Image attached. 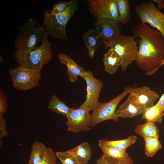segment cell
I'll return each mask as SVG.
<instances>
[{"mask_svg": "<svg viewBox=\"0 0 164 164\" xmlns=\"http://www.w3.org/2000/svg\"><path fill=\"white\" fill-rule=\"evenodd\" d=\"M41 71L19 66L11 69L9 73L13 87L20 91H26L38 86L41 79Z\"/></svg>", "mask_w": 164, "mask_h": 164, "instance_id": "cell-6", "label": "cell"}, {"mask_svg": "<svg viewBox=\"0 0 164 164\" xmlns=\"http://www.w3.org/2000/svg\"><path fill=\"white\" fill-rule=\"evenodd\" d=\"M95 29L100 34L106 49H108L121 34V27L118 21L107 18L96 19Z\"/></svg>", "mask_w": 164, "mask_h": 164, "instance_id": "cell-11", "label": "cell"}, {"mask_svg": "<svg viewBox=\"0 0 164 164\" xmlns=\"http://www.w3.org/2000/svg\"><path fill=\"white\" fill-rule=\"evenodd\" d=\"M89 11L96 19H109L118 22L119 13L116 0H88Z\"/></svg>", "mask_w": 164, "mask_h": 164, "instance_id": "cell-10", "label": "cell"}, {"mask_svg": "<svg viewBox=\"0 0 164 164\" xmlns=\"http://www.w3.org/2000/svg\"><path fill=\"white\" fill-rule=\"evenodd\" d=\"M8 104L6 96L1 89H0V114L3 115L7 111Z\"/></svg>", "mask_w": 164, "mask_h": 164, "instance_id": "cell-31", "label": "cell"}, {"mask_svg": "<svg viewBox=\"0 0 164 164\" xmlns=\"http://www.w3.org/2000/svg\"><path fill=\"white\" fill-rule=\"evenodd\" d=\"M134 9L141 23L157 29L164 37V13L156 7L152 1L136 5Z\"/></svg>", "mask_w": 164, "mask_h": 164, "instance_id": "cell-8", "label": "cell"}, {"mask_svg": "<svg viewBox=\"0 0 164 164\" xmlns=\"http://www.w3.org/2000/svg\"><path fill=\"white\" fill-rule=\"evenodd\" d=\"M163 117H164V116Z\"/></svg>", "mask_w": 164, "mask_h": 164, "instance_id": "cell-38", "label": "cell"}, {"mask_svg": "<svg viewBox=\"0 0 164 164\" xmlns=\"http://www.w3.org/2000/svg\"><path fill=\"white\" fill-rule=\"evenodd\" d=\"M133 101L145 109L154 105L159 95L147 86L133 88L129 94Z\"/></svg>", "mask_w": 164, "mask_h": 164, "instance_id": "cell-13", "label": "cell"}, {"mask_svg": "<svg viewBox=\"0 0 164 164\" xmlns=\"http://www.w3.org/2000/svg\"><path fill=\"white\" fill-rule=\"evenodd\" d=\"M56 155L62 164H80L76 156L68 150L56 152Z\"/></svg>", "mask_w": 164, "mask_h": 164, "instance_id": "cell-27", "label": "cell"}, {"mask_svg": "<svg viewBox=\"0 0 164 164\" xmlns=\"http://www.w3.org/2000/svg\"><path fill=\"white\" fill-rule=\"evenodd\" d=\"M133 35L129 36L120 34L110 47L109 49L114 50L121 56L123 62L121 66L123 72L138 57V39Z\"/></svg>", "mask_w": 164, "mask_h": 164, "instance_id": "cell-5", "label": "cell"}, {"mask_svg": "<svg viewBox=\"0 0 164 164\" xmlns=\"http://www.w3.org/2000/svg\"><path fill=\"white\" fill-rule=\"evenodd\" d=\"M162 112L155 104L152 107L146 108L142 114V119L145 120L147 121H151L154 122L161 123L162 117Z\"/></svg>", "mask_w": 164, "mask_h": 164, "instance_id": "cell-24", "label": "cell"}, {"mask_svg": "<svg viewBox=\"0 0 164 164\" xmlns=\"http://www.w3.org/2000/svg\"><path fill=\"white\" fill-rule=\"evenodd\" d=\"M161 116L162 117H163L164 116V111L162 113V114H161Z\"/></svg>", "mask_w": 164, "mask_h": 164, "instance_id": "cell-37", "label": "cell"}, {"mask_svg": "<svg viewBox=\"0 0 164 164\" xmlns=\"http://www.w3.org/2000/svg\"><path fill=\"white\" fill-rule=\"evenodd\" d=\"M132 32L138 38L136 64L145 72V75H152L164 59V37L157 29L146 24L137 25Z\"/></svg>", "mask_w": 164, "mask_h": 164, "instance_id": "cell-1", "label": "cell"}, {"mask_svg": "<svg viewBox=\"0 0 164 164\" xmlns=\"http://www.w3.org/2000/svg\"><path fill=\"white\" fill-rule=\"evenodd\" d=\"M52 44L48 39L42 42L40 45L29 51L16 50L14 57L20 65L39 70L50 62L53 57Z\"/></svg>", "mask_w": 164, "mask_h": 164, "instance_id": "cell-3", "label": "cell"}, {"mask_svg": "<svg viewBox=\"0 0 164 164\" xmlns=\"http://www.w3.org/2000/svg\"><path fill=\"white\" fill-rule=\"evenodd\" d=\"M57 57L60 63L66 66L67 76L69 80L72 83L76 82L78 77H81L86 71L70 56L65 53H59L57 54Z\"/></svg>", "mask_w": 164, "mask_h": 164, "instance_id": "cell-14", "label": "cell"}, {"mask_svg": "<svg viewBox=\"0 0 164 164\" xmlns=\"http://www.w3.org/2000/svg\"><path fill=\"white\" fill-rule=\"evenodd\" d=\"M132 88L130 86L126 87L122 92L111 100L100 103L91 114V128L105 120H111L118 122L119 119L116 114V108L122 100L129 94Z\"/></svg>", "mask_w": 164, "mask_h": 164, "instance_id": "cell-7", "label": "cell"}, {"mask_svg": "<svg viewBox=\"0 0 164 164\" xmlns=\"http://www.w3.org/2000/svg\"><path fill=\"white\" fill-rule=\"evenodd\" d=\"M135 131L144 139L149 138H158L160 136L159 128L151 121H147L145 123L138 125L135 128Z\"/></svg>", "mask_w": 164, "mask_h": 164, "instance_id": "cell-19", "label": "cell"}, {"mask_svg": "<svg viewBox=\"0 0 164 164\" xmlns=\"http://www.w3.org/2000/svg\"><path fill=\"white\" fill-rule=\"evenodd\" d=\"M103 62L105 71L110 75L114 74L123 62L121 56L114 50L109 49L104 55Z\"/></svg>", "mask_w": 164, "mask_h": 164, "instance_id": "cell-16", "label": "cell"}, {"mask_svg": "<svg viewBox=\"0 0 164 164\" xmlns=\"http://www.w3.org/2000/svg\"><path fill=\"white\" fill-rule=\"evenodd\" d=\"M118 160L103 155L96 160V164H117Z\"/></svg>", "mask_w": 164, "mask_h": 164, "instance_id": "cell-30", "label": "cell"}, {"mask_svg": "<svg viewBox=\"0 0 164 164\" xmlns=\"http://www.w3.org/2000/svg\"><path fill=\"white\" fill-rule=\"evenodd\" d=\"M8 135L6 129V121L3 115L0 114V138Z\"/></svg>", "mask_w": 164, "mask_h": 164, "instance_id": "cell-32", "label": "cell"}, {"mask_svg": "<svg viewBox=\"0 0 164 164\" xmlns=\"http://www.w3.org/2000/svg\"><path fill=\"white\" fill-rule=\"evenodd\" d=\"M78 2L73 0L71 5L63 12L54 14L46 10L43 14V25L49 36L61 41L67 39L66 26L77 9Z\"/></svg>", "mask_w": 164, "mask_h": 164, "instance_id": "cell-4", "label": "cell"}, {"mask_svg": "<svg viewBox=\"0 0 164 164\" xmlns=\"http://www.w3.org/2000/svg\"><path fill=\"white\" fill-rule=\"evenodd\" d=\"M48 108L51 111L63 114L67 117L74 108L68 106L56 96L53 95L48 104Z\"/></svg>", "mask_w": 164, "mask_h": 164, "instance_id": "cell-22", "label": "cell"}, {"mask_svg": "<svg viewBox=\"0 0 164 164\" xmlns=\"http://www.w3.org/2000/svg\"><path fill=\"white\" fill-rule=\"evenodd\" d=\"M98 146L102 151L103 155L117 160L125 159L129 156L126 150H120L101 145Z\"/></svg>", "mask_w": 164, "mask_h": 164, "instance_id": "cell-26", "label": "cell"}, {"mask_svg": "<svg viewBox=\"0 0 164 164\" xmlns=\"http://www.w3.org/2000/svg\"><path fill=\"white\" fill-rule=\"evenodd\" d=\"M152 1L158 5V8L160 10L161 8L164 9V0H153Z\"/></svg>", "mask_w": 164, "mask_h": 164, "instance_id": "cell-35", "label": "cell"}, {"mask_svg": "<svg viewBox=\"0 0 164 164\" xmlns=\"http://www.w3.org/2000/svg\"><path fill=\"white\" fill-rule=\"evenodd\" d=\"M56 153L51 148H47L44 158L37 164H56Z\"/></svg>", "mask_w": 164, "mask_h": 164, "instance_id": "cell-29", "label": "cell"}, {"mask_svg": "<svg viewBox=\"0 0 164 164\" xmlns=\"http://www.w3.org/2000/svg\"><path fill=\"white\" fill-rule=\"evenodd\" d=\"M82 37L84 44L87 49L89 56L92 58L99 46L98 39L101 38V35L95 28L84 33Z\"/></svg>", "mask_w": 164, "mask_h": 164, "instance_id": "cell-17", "label": "cell"}, {"mask_svg": "<svg viewBox=\"0 0 164 164\" xmlns=\"http://www.w3.org/2000/svg\"><path fill=\"white\" fill-rule=\"evenodd\" d=\"M67 118L66 123L70 132L77 133L91 128V114L85 108H74Z\"/></svg>", "mask_w": 164, "mask_h": 164, "instance_id": "cell-12", "label": "cell"}, {"mask_svg": "<svg viewBox=\"0 0 164 164\" xmlns=\"http://www.w3.org/2000/svg\"><path fill=\"white\" fill-rule=\"evenodd\" d=\"M164 64V59H163V60L161 64H160V65L159 66V68H160V67H161Z\"/></svg>", "mask_w": 164, "mask_h": 164, "instance_id": "cell-36", "label": "cell"}, {"mask_svg": "<svg viewBox=\"0 0 164 164\" xmlns=\"http://www.w3.org/2000/svg\"><path fill=\"white\" fill-rule=\"evenodd\" d=\"M73 1L72 0L68 2L60 1L54 4L50 13L56 14L63 12L71 5Z\"/></svg>", "mask_w": 164, "mask_h": 164, "instance_id": "cell-28", "label": "cell"}, {"mask_svg": "<svg viewBox=\"0 0 164 164\" xmlns=\"http://www.w3.org/2000/svg\"><path fill=\"white\" fill-rule=\"evenodd\" d=\"M145 110L136 104L129 95L125 101L116 110V114L118 118H132L142 114Z\"/></svg>", "mask_w": 164, "mask_h": 164, "instance_id": "cell-15", "label": "cell"}, {"mask_svg": "<svg viewBox=\"0 0 164 164\" xmlns=\"http://www.w3.org/2000/svg\"><path fill=\"white\" fill-rule=\"evenodd\" d=\"M118 160L117 164H134L132 158L130 156L125 159Z\"/></svg>", "mask_w": 164, "mask_h": 164, "instance_id": "cell-34", "label": "cell"}, {"mask_svg": "<svg viewBox=\"0 0 164 164\" xmlns=\"http://www.w3.org/2000/svg\"><path fill=\"white\" fill-rule=\"evenodd\" d=\"M119 13L118 22L123 24H126L131 18L130 5L128 0H116Z\"/></svg>", "mask_w": 164, "mask_h": 164, "instance_id": "cell-23", "label": "cell"}, {"mask_svg": "<svg viewBox=\"0 0 164 164\" xmlns=\"http://www.w3.org/2000/svg\"><path fill=\"white\" fill-rule=\"evenodd\" d=\"M81 77L86 82L87 95L86 100L79 107L85 108L93 112L100 103L99 97L103 83L95 78L92 72L89 70L85 71Z\"/></svg>", "mask_w": 164, "mask_h": 164, "instance_id": "cell-9", "label": "cell"}, {"mask_svg": "<svg viewBox=\"0 0 164 164\" xmlns=\"http://www.w3.org/2000/svg\"><path fill=\"white\" fill-rule=\"evenodd\" d=\"M68 150L76 156L80 164H87L92 156V148L87 142H83Z\"/></svg>", "mask_w": 164, "mask_h": 164, "instance_id": "cell-18", "label": "cell"}, {"mask_svg": "<svg viewBox=\"0 0 164 164\" xmlns=\"http://www.w3.org/2000/svg\"><path fill=\"white\" fill-rule=\"evenodd\" d=\"M162 113L164 111V93L162 95L158 102L155 104Z\"/></svg>", "mask_w": 164, "mask_h": 164, "instance_id": "cell-33", "label": "cell"}, {"mask_svg": "<svg viewBox=\"0 0 164 164\" xmlns=\"http://www.w3.org/2000/svg\"><path fill=\"white\" fill-rule=\"evenodd\" d=\"M137 139L135 135H132L125 139L117 140H108L102 139L98 141V145L112 147L121 150H126L127 148L134 144Z\"/></svg>", "mask_w": 164, "mask_h": 164, "instance_id": "cell-20", "label": "cell"}, {"mask_svg": "<svg viewBox=\"0 0 164 164\" xmlns=\"http://www.w3.org/2000/svg\"></svg>", "mask_w": 164, "mask_h": 164, "instance_id": "cell-39", "label": "cell"}, {"mask_svg": "<svg viewBox=\"0 0 164 164\" xmlns=\"http://www.w3.org/2000/svg\"><path fill=\"white\" fill-rule=\"evenodd\" d=\"M47 148L43 143L35 141L33 143L28 163L37 164L43 159L46 152Z\"/></svg>", "mask_w": 164, "mask_h": 164, "instance_id": "cell-21", "label": "cell"}, {"mask_svg": "<svg viewBox=\"0 0 164 164\" xmlns=\"http://www.w3.org/2000/svg\"><path fill=\"white\" fill-rule=\"evenodd\" d=\"M145 142V152L148 157H152L162 148L158 138H149L144 139Z\"/></svg>", "mask_w": 164, "mask_h": 164, "instance_id": "cell-25", "label": "cell"}, {"mask_svg": "<svg viewBox=\"0 0 164 164\" xmlns=\"http://www.w3.org/2000/svg\"><path fill=\"white\" fill-rule=\"evenodd\" d=\"M49 36L43 25L41 26L35 19H29L19 29L14 45L16 50L30 51L37 43L47 39Z\"/></svg>", "mask_w": 164, "mask_h": 164, "instance_id": "cell-2", "label": "cell"}]
</instances>
